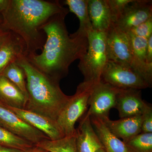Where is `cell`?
<instances>
[{
	"label": "cell",
	"instance_id": "obj_1",
	"mask_svg": "<svg viewBox=\"0 0 152 152\" xmlns=\"http://www.w3.org/2000/svg\"><path fill=\"white\" fill-rule=\"evenodd\" d=\"M69 12L53 16L41 27L46 37L42 53L26 56L33 66L58 83L67 75L71 64L86 54L88 47V37L69 34L65 18Z\"/></svg>",
	"mask_w": 152,
	"mask_h": 152
},
{
	"label": "cell",
	"instance_id": "obj_2",
	"mask_svg": "<svg viewBox=\"0 0 152 152\" xmlns=\"http://www.w3.org/2000/svg\"><path fill=\"white\" fill-rule=\"evenodd\" d=\"M68 11L58 1L10 0L7 9L2 14L1 27L21 38L27 56L43 48L46 37L41 27L51 17Z\"/></svg>",
	"mask_w": 152,
	"mask_h": 152
},
{
	"label": "cell",
	"instance_id": "obj_3",
	"mask_svg": "<svg viewBox=\"0 0 152 152\" xmlns=\"http://www.w3.org/2000/svg\"><path fill=\"white\" fill-rule=\"evenodd\" d=\"M16 63L24 71L28 99L25 110L43 115L57 121L69 100L58 83L38 69L25 55Z\"/></svg>",
	"mask_w": 152,
	"mask_h": 152
},
{
	"label": "cell",
	"instance_id": "obj_4",
	"mask_svg": "<svg viewBox=\"0 0 152 152\" xmlns=\"http://www.w3.org/2000/svg\"><path fill=\"white\" fill-rule=\"evenodd\" d=\"M106 34L109 60L132 68L151 87L152 66L145 65L136 58L127 33L113 24Z\"/></svg>",
	"mask_w": 152,
	"mask_h": 152
},
{
	"label": "cell",
	"instance_id": "obj_5",
	"mask_svg": "<svg viewBox=\"0 0 152 152\" xmlns=\"http://www.w3.org/2000/svg\"><path fill=\"white\" fill-rule=\"evenodd\" d=\"M88 47L86 54L80 59L78 68L85 83L95 84L101 81V76L109 61L106 33L92 31L88 34Z\"/></svg>",
	"mask_w": 152,
	"mask_h": 152
},
{
	"label": "cell",
	"instance_id": "obj_6",
	"mask_svg": "<svg viewBox=\"0 0 152 152\" xmlns=\"http://www.w3.org/2000/svg\"><path fill=\"white\" fill-rule=\"evenodd\" d=\"M92 84L83 82L78 86L75 94L69 100L60 114L57 121L65 136L73 135L75 124L86 113L88 107Z\"/></svg>",
	"mask_w": 152,
	"mask_h": 152
},
{
	"label": "cell",
	"instance_id": "obj_7",
	"mask_svg": "<svg viewBox=\"0 0 152 152\" xmlns=\"http://www.w3.org/2000/svg\"><path fill=\"white\" fill-rule=\"evenodd\" d=\"M101 81L119 89L141 90L150 87L132 68L111 60L105 66Z\"/></svg>",
	"mask_w": 152,
	"mask_h": 152
},
{
	"label": "cell",
	"instance_id": "obj_8",
	"mask_svg": "<svg viewBox=\"0 0 152 152\" xmlns=\"http://www.w3.org/2000/svg\"><path fill=\"white\" fill-rule=\"evenodd\" d=\"M119 89L100 81L93 84L86 115L103 119L109 118L111 109L115 106L117 95Z\"/></svg>",
	"mask_w": 152,
	"mask_h": 152
},
{
	"label": "cell",
	"instance_id": "obj_9",
	"mask_svg": "<svg viewBox=\"0 0 152 152\" xmlns=\"http://www.w3.org/2000/svg\"><path fill=\"white\" fill-rule=\"evenodd\" d=\"M0 126L34 145L50 138L25 122L7 107L0 103Z\"/></svg>",
	"mask_w": 152,
	"mask_h": 152
},
{
	"label": "cell",
	"instance_id": "obj_10",
	"mask_svg": "<svg viewBox=\"0 0 152 152\" xmlns=\"http://www.w3.org/2000/svg\"><path fill=\"white\" fill-rule=\"evenodd\" d=\"M152 1L133 0L113 24L126 32L152 18Z\"/></svg>",
	"mask_w": 152,
	"mask_h": 152
},
{
	"label": "cell",
	"instance_id": "obj_11",
	"mask_svg": "<svg viewBox=\"0 0 152 152\" xmlns=\"http://www.w3.org/2000/svg\"><path fill=\"white\" fill-rule=\"evenodd\" d=\"M151 106L142 99L141 91L137 89H119L115 108L121 118L142 115Z\"/></svg>",
	"mask_w": 152,
	"mask_h": 152
},
{
	"label": "cell",
	"instance_id": "obj_12",
	"mask_svg": "<svg viewBox=\"0 0 152 152\" xmlns=\"http://www.w3.org/2000/svg\"><path fill=\"white\" fill-rule=\"evenodd\" d=\"M7 107L25 122L46 135L50 140H59L65 136L61 128L55 120L25 109Z\"/></svg>",
	"mask_w": 152,
	"mask_h": 152
},
{
	"label": "cell",
	"instance_id": "obj_13",
	"mask_svg": "<svg viewBox=\"0 0 152 152\" xmlns=\"http://www.w3.org/2000/svg\"><path fill=\"white\" fill-rule=\"evenodd\" d=\"M101 120L112 134L122 140L125 143L142 132V115L123 118L117 121H112L109 118Z\"/></svg>",
	"mask_w": 152,
	"mask_h": 152
},
{
	"label": "cell",
	"instance_id": "obj_14",
	"mask_svg": "<svg viewBox=\"0 0 152 152\" xmlns=\"http://www.w3.org/2000/svg\"><path fill=\"white\" fill-rule=\"evenodd\" d=\"M76 129V145L77 152H96L102 145L93 128L89 117L86 115L81 118Z\"/></svg>",
	"mask_w": 152,
	"mask_h": 152
},
{
	"label": "cell",
	"instance_id": "obj_15",
	"mask_svg": "<svg viewBox=\"0 0 152 152\" xmlns=\"http://www.w3.org/2000/svg\"><path fill=\"white\" fill-rule=\"evenodd\" d=\"M26 56V47L19 36L10 31V34L0 48V75L9 64Z\"/></svg>",
	"mask_w": 152,
	"mask_h": 152
},
{
	"label": "cell",
	"instance_id": "obj_16",
	"mask_svg": "<svg viewBox=\"0 0 152 152\" xmlns=\"http://www.w3.org/2000/svg\"><path fill=\"white\" fill-rule=\"evenodd\" d=\"M88 7L93 29L107 32L113 24L107 0H88Z\"/></svg>",
	"mask_w": 152,
	"mask_h": 152
},
{
	"label": "cell",
	"instance_id": "obj_17",
	"mask_svg": "<svg viewBox=\"0 0 152 152\" xmlns=\"http://www.w3.org/2000/svg\"><path fill=\"white\" fill-rule=\"evenodd\" d=\"M93 128L106 152H134L112 134L100 119L90 118Z\"/></svg>",
	"mask_w": 152,
	"mask_h": 152
},
{
	"label": "cell",
	"instance_id": "obj_18",
	"mask_svg": "<svg viewBox=\"0 0 152 152\" xmlns=\"http://www.w3.org/2000/svg\"><path fill=\"white\" fill-rule=\"evenodd\" d=\"M27 98L18 88L0 75V103L7 107L25 109Z\"/></svg>",
	"mask_w": 152,
	"mask_h": 152
},
{
	"label": "cell",
	"instance_id": "obj_19",
	"mask_svg": "<svg viewBox=\"0 0 152 152\" xmlns=\"http://www.w3.org/2000/svg\"><path fill=\"white\" fill-rule=\"evenodd\" d=\"M64 3L69 7V11L78 18L80 26L76 34L88 37L93 30L88 11V0H66Z\"/></svg>",
	"mask_w": 152,
	"mask_h": 152
},
{
	"label": "cell",
	"instance_id": "obj_20",
	"mask_svg": "<svg viewBox=\"0 0 152 152\" xmlns=\"http://www.w3.org/2000/svg\"><path fill=\"white\" fill-rule=\"evenodd\" d=\"M48 152H77L75 133L59 140H48L35 145Z\"/></svg>",
	"mask_w": 152,
	"mask_h": 152
},
{
	"label": "cell",
	"instance_id": "obj_21",
	"mask_svg": "<svg viewBox=\"0 0 152 152\" xmlns=\"http://www.w3.org/2000/svg\"><path fill=\"white\" fill-rule=\"evenodd\" d=\"M0 145L26 152L35 145L0 126Z\"/></svg>",
	"mask_w": 152,
	"mask_h": 152
},
{
	"label": "cell",
	"instance_id": "obj_22",
	"mask_svg": "<svg viewBox=\"0 0 152 152\" xmlns=\"http://www.w3.org/2000/svg\"><path fill=\"white\" fill-rule=\"evenodd\" d=\"M1 75L4 76L15 85L28 99L26 75L21 67L16 62L11 63L3 71Z\"/></svg>",
	"mask_w": 152,
	"mask_h": 152
},
{
	"label": "cell",
	"instance_id": "obj_23",
	"mask_svg": "<svg viewBox=\"0 0 152 152\" xmlns=\"http://www.w3.org/2000/svg\"><path fill=\"white\" fill-rule=\"evenodd\" d=\"M129 39L130 43L134 56L140 63L148 66H152L147 63L146 61V50L148 39L133 35L127 33Z\"/></svg>",
	"mask_w": 152,
	"mask_h": 152
},
{
	"label": "cell",
	"instance_id": "obj_24",
	"mask_svg": "<svg viewBox=\"0 0 152 152\" xmlns=\"http://www.w3.org/2000/svg\"><path fill=\"white\" fill-rule=\"evenodd\" d=\"M125 144L134 152H152V133H141Z\"/></svg>",
	"mask_w": 152,
	"mask_h": 152
},
{
	"label": "cell",
	"instance_id": "obj_25",
	"mask_svg": "<svg viewBox=\"0 0 152 152\" xmlns=\"http://www.w3.org/2000/svg\"><path fill=\"white\" fill-rule=\"evenodd\" d=\"M107 1L111 15L112 23L113 24L133 0H107Z\"/></svg>",
	"mask_w": 152,
	"mask_h": 152
},
{
	"label": "cell",
	"instance_id": "obj_26",
	"mask_svg": "<svg viewBox=\"0 0 152 152\" xmlns=\"http://www.w3.org/2000/svg\"><path fill=\"white\" fill-rule=\"evenodd\" d=\"M126 33L137 37L148 39L152 35V18L133 28Z\"/></svg>",
	"mask_w": 152,
	"mask_h": 152
},
{
	"label": "cell",
	"instance_id": "obj_27",
	"mask_svg": "<svg viewBox=\"0 0 152 152\" xmlns=\"http://www.w3.org/2000/svg\"><path fill=\"white\" fill-rule=\"evenodd\" d=\"M141 133H152V107L150 106L142 115Z\"/></svg>",
	"mask_w": 152,
	"mask_h": 152
},
{
	"label": "cell",
	"instance_id": "obj_28",
	"mask_svg": "<svg viewBox=\"0 0 152 152\" xmlns=\"http://www.w3.org/2000/svg\"><path fill=\"white\" fill-rule=\"evenodd\" d=\"M146 61L148 64H152V35L148 39L146 50Z\"/></svg>",
	"mask_w": 152,
	"mask_h": 152
},
{
	"label": "cell",
	"instance_id": "obj_29",
	"mask_svg": "<svg viewBox=\"0 0 152 152\" xmlns=\"http://www.w3.org/2000/svg\"><path fill=\"white\" fill-rule=\"evenodd\" d=\"M10 31L0 27V48L5 42L10 34Z\"/></svg>",
	"mask_w": 152,
	"mask_h": 152
},
{
	"label": "cell",
	"instance_id": "obj_30",
	"mask_svg": "<svg viewBox=\"0 0 152 152\" xmlns=\"http://www.w3.org/2000/svg\"><path fill=\"white\" fill-rule=\"evenodd\" d=\"M10 0H0V13L2 14L7 9Z\"/></svg>",
	"mask_w": 152,
	"mask_h": 152
},
{
	"label": "cell",
	"instance_id": "obj_31",
	"mask_svg": "<svg viewBox=\"0 0 152 152\" xmlns=\"http://www.w3.org/2000/svg\"><path fill=\"white\" fill-rule=\"evenodd\" d=\"M0 152H25L16 149L7 148V147L2 146L0 145Z\"/></svg>",
	"mask_w": 152,
	"mask_h": 152
},
{
	"label": "cell",
	"instance_id": "obj_32",
	"mask_svg": "<svg viewBox=\"0 0 152 152\" xmlns=\"http://www.w3.org/2000/svg\"><path fill=\"white\" fill-rule=\"evenodd\" d=\"M26 152H48L45 150L39 147L36 146L35 145L32 148L28 151H27Z\"/></svg>",
	"mask_w": 152,
	"mask_h": 152
},
{
	"label": "cell",
	"instance_id": "obj_33",
	"mask_svg": "<svg viewBox=\"0 0 152 152\" xmlns=\"http://www.w3.org/2000/svg\"><path fill=\"white\" fill-rule=\"evenodd\" d=\"M3 23V18L2 15L0 13V27H1Z\"/></svg>",
	"mask_w": 152,
	"mask_h": 152
},
{
	"label": "cell",
	"instance_id": "obj_34",
	"mask_svg": "<svg viewBox=\"0 0 152 152\" xmlns=\"http://www.w3.org/2000/svg\"><path fill=\"white\" fill-rule=\"evenodd\" d=\"M96 152H106L105 151L104 149L103 148H101L99 149Z\"/></svg>",
	"mask_w": 152,
	"mask_h": 152
}]
</instances>
